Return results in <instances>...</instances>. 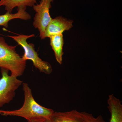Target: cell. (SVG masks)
<instances>
[{
  "label": "cell",
  "mask_w": 122,
  "mask_h": 122,
  "mask_svg": "<svg viewBox=\"0 0 122 122\" xmlns=\"http://www.w3.org/2000/svg\"><path fill=\"white\" fill-rule=\"evenodd\" d=\"M37 0H0V7L4 6L7 12L12 13L14 8L17 9L27 7H33L36 4Z\"/></svg>",
  "instance_id": "cell-10"
},
{
  "label": "cell",
  "mask_w": 122,
  "mask_h": 122,
  "mask_svg": "<svg viewBox=\"0 0 122 122\" xmlns=\"http://www.w3.org/2000/svg\"><path fill=\"white\" fill-rule=\"evenodd\" d=\"M2 77L0 79V108L12 100L15 91L23 82L17 77L9 75V71L0 68Z\"/></svg>",
  "instance_id": "cell-4"
},
{
  "label": "cell",
  "mask_w": 122,
  "mask_h": 122,
  "mask_svg": "<svg viewBox=\"0 0 122 122\" xmlns=\"http://www.w3.org/2000/svg\"><path fill=\"white\" fill-rule=\"evenodd\" d=\"M26 9L20 8L17 9V12L16 13H10L6 12L5 14L0 15V26H4L7 28L8 27L9 22L14 19H20L24 20H30L31 16L26 12Z\"/></svg>",
  "instance_id": "cell-9"
},
{
  "label": "cell",
  "mask_w": 122,
  "mask_h": 122,
  "mask_svg": "<svg viewBox=\"0 0 122 122\" xmlns=\"http://www.w3.org/2000/svg\"><path fill=\"white\" fill-rule=\"evenodd\" d=\"M27 121L28 122H51L50 119L42 117L32 118Z\"/></svg>",
  "instance_id": "cell-13"
},
{
  "label": "cell",
  "mask_w": 122,
  "mask_h": 122,
  "mask_svg": "<svg viewBox=\"0 0 122 122\" xmlns=\"http://www.w3.org/2000/svg\"><path fill=\"white\" fill-rule=\"evenodd\" d=\"M24 102L20 109L14 110H0V114L4 116H16L24 118L28 120L36 117H44L50 119L54 111L52 109L41 106L35 101L32 91L26 83L22 84Z\"/></svg>",
  "instance_id": "cell-1"
},
{
  "label": "cell",
  "mask_w": 122,
  "mask_h": 122,
  "mask_svg": "<svg viewBox=\"0 0 122 122\" xmlns=\"http://www.w3.org/2000/svg\"><path fill=\"white\" fill-rule=\"evenodd\" d=\"M50 120L51 122H86L81 112L75 110L66 112H54Z\"/></svg>",
  "instance_id": "cell-7"
},
{
  "label": "cell",
  "mask_w": 122,
  "mask_h": 122,
  "mask_svg": "<svg viewBox=\"0 0 122 122\" xmlns=\"http://www.w3.org/2000/svg\"><path fill=\"white\" fill-rule=\"evenodd\" d=\"M54 0H40L39 4L33 6L35 11L33 25L39 31V37L42 39H45V30L52 18L51 16L50 9L52 7L51 3Z\"/></svg>",
  "instance_id": "cell-5"
},
{
  "label": "cell",
  "mask_w": 122,
  "mask_h": 122,
  "mask_svg": "<svg viewBox=\"0 0 122 122\" xmlns=\"http://www.w3.org/2000/svg\"><path fill=\"white\" fill-rule=\"evenodd\" d=\"M50 45L54 52L55 56L57 61L61 65L62 62V55L63 54V47L64 39L62 34L52 35L49 37Z\"/></svg>",
  "instance_id": "cell-11"
},
{
  "label": "cell",
  "mask_w": 122,
  "mask_h": 122,
  "mask_svg": "<svg viewBox=\"0 0 122 122\" xmlns=\"http://www.w3.org/2000/svg\"><path fill=\"white\" fill-rule=\"evenodd\" d=\"M16 46L9 45L4 37H0V68L10 71L11 76L17 77L24 73L26 61L16 52Z\"/></svg>",
  "instance_id": "cell-2"
},
{
  "label": "cell",
  "mask_w": 122,
  "mask_h": 122,
  "mask_svg": "<svg viewBox=\"0 0 122 122\" xmlns=\"http://www.w3.org/2000/svg\"><path fill=\"white\" fill-rule=\"evenodd\" d=\"M107 103L111 113L109 122H122V105L120 99L112 94L109 96Z\"/></svg>",
  "instance_id": "cell-8"
},
{
  "label": "cell",
  "mask_w": 122,
  "mask_h": 122,
  "mask_svg": "<svg viewBox=\"0 0 122 122\" xmlns=\"http://www.w3.org/2000/svg\"><path fill=\"white\" fill-rule=\"evenodd\" d=\"M35 36L34 34L30 35L19 34L17 36H8L12 38L18 45L24 49V53L22 57L25 60H30L33 62L35 68L39 71L46 74H50L52 72V66L48 62L43 61L39 56L37 52L35 50L34 45L32 43H29L27 39Z\"/></svg>",
  "instance_id": "cell-3"
},
{
  "label": "cell",
  "mask_w": 122,
  "mask_h": 122,
  "mask_svg": "<svg viewBox=\"0 0 122 122\" xmlns=\"http://www.w3.org/2000/svg\"><path fill=\"white\" fill-rule=\"evenodd\" d=\"M73 22L72 20H68L61 16L52 18L46 28L45 38L52 35L62 34L64 31L70 30L73 27Z\"/></svg>",
  "instance_id": "cell-6"
},
{
  "label": "cell",
  "mask_w": 122,
  "mask_h": 122,
  "mask_svg": "<svg viewBox=\"0 0 122 122\" xmlns=\"http://www.w3.org/2000/svg\"><path fill=\"white\" fill-rule=\"evenodd\" d=\"M81 112L86 122H106L101 115H99L96 118L92 114L85 112Z\"/></svg>",
  "instance_id": "cell-12"
}]
</instances>
